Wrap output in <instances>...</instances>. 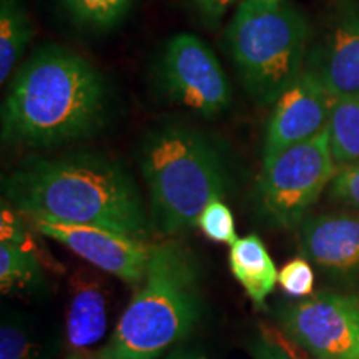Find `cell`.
I'll use <instances>...</instances> for the list:
<instances>
[{
  "label": "cell",
  "instance_id": "1",
  "mask_svg": "<svg viewBox=\"0 0 359 359\" xmlns=\"http://www.w3.org/2000/svg\"><path fill=\"white\" fill-rule=\"evenodd\" d=\"M4 200L27 218L92 224L145 240L142 193L118 161L93 151L37 156L2 182Z\"/></svg>",
  "mask_w": 359,
  "mask_h": 359
},
{
  "label": "cell",
  "instance_id": "2",
  "mask_svg": "<svg viewBox=\"0 0 359 359\" xmlns=\"http://www.w3.org/2000/svg\"><path fill=\"white\" fill-rule=\"evenodd\" d=\"M110 110L107 80L87 58L60 45H43L11 83L2 105V140L52 148L92 137Z\"/></svg>",
  "mask_w": 359,
  "mask_h": 359
},
{
  "label": "cell",
  "instance_id": "3",
  "mask_svg": "<svg viewBox=\"0 0 359 359\" xmlns=\"http://www.w3.org/2000/svg\"><path fill=\"white\" fill-rule=\"evenodd\" d=\"M140 168L150 198V226L180 235L196 226L203 210L231 188V168L218 142L182 123L147 133Z\"/></svg>",
  "mask_w": 359,
  "mask_h": 359
},
{
  "label": "cell",
  "instance_id": "4",
  "mask_svg": "<svg viewBox=\"0 0 359 359\" xmlns=\"http://www.w3.org/2000/svg\"><path fill=\"white\" fill-rule=\"evenodd\" d=\"M201 269L185 246H151L143 281L135 291L110 343V359H156L185 339L200 321Z\"/></svg>",
  "mask_w": 359,
  "mask_h": 359
},
{
  "label": "cell",
  "instance_id": "5",
  "mask_svg": "<svg viewBox=\"0 0 359 359\" xmlns=\"http://www.w3.org/2000/svg\"><path fill=\"white\" fill-rule=\"evenodd\" d=\"M224 42L246 92L258 105L269 107L304 72L311 27L286 0H241L224 30Z\"/></svg>",
  "mask_w": 359,
  "mask_h": 359
},
{
  "label": "cell",
  "instance_id": "6",
  "mask_svg": "<svg viewBox=\"0 0 359 359\" xmlns=\"http://www.w3.org/2000/svg\"><path fill=\"white\" fill-rule=\"evenodd\" d=\"M338 173L330 135L323 132L263 165L257 183L258 210L275 226H302L309 208L320 200Z\"/></svg>",
  "mask_w": 359,
  "mask_h": 359
},
{
  "label": "cell",
  "instance_id": "7",
  "mask_svg": "<svg viewBox=\"0 0 359 359\" xmlns=\"http://www.w3.org/2000/svg\"><path fill=\"white\" fill-rule=\"evenodd\" d=\"M280 325L314 359H359V296L311 294L281 308Z\"/></svg>",
  "mask_w": 359,
  "mask_h": 359
},
{
  "label": "cell",
  "instance_id": "8",
  "mask_svg": "<svg viewBox=\"0 0 359 359\" xmlns=\"http://www.w3.org/2000/svg\"><path fill=\"white\" fill-rule=\"evenodd\" d=\"M160 77L167 95L196 114L218 116L231 107L230 79L215 52L196 35L180 32L168 40Z\"/></svg>",
  "mask_w": 359,
  "mask_h": 359
},
{
  "label": "cell",
  "instance_id": "9",
  "mask_svg": "<svg viewBox=\"0 0 359 359\" xmlns=\"http://www.w3.org/2000/svg\"><path fill=\"white\" fill-rule=\"evenodd\" d=\"M27 219L40 235L52 238L92 266L116 276L127 285L138 286L145 278L151 255V245L145 240L92 224L64 223L45 218Z\"/></svg>",
  "mask_w": 359,
  "mask_h": 359
},
{
  "label": "cell",
  "instance_id": "10",
  "mask_svg": "<svg viewBox=\"0 0 359 359\" xmlns=\"http://www.w3.org/2000/svg\"><path fill=\"white\" fill-rule=\"evenodd\" d=\"M336 98L311 72L299 79L278 98L269 116L262 150L263 165L288 148L326 132Z\"/></svg>",
  "mask_w": 359,
  "mask_h": 359
},
{
  "label": "cell",
  "instance_id": "11",
  "mask_svg": "<svg viewBox=\"0 0 359 359\" xmlns=\"http://www.w3.org/2000/svg\"><path fill=\"white\" fill-rule=\"evenodd\" d=\"M304 70L338 98L359 93V2L341 4L318 42L309 48Z\"/></svg>",
  "mask_w": 359,
  "mask_h": 359
},
{
  "label": "cell",
  "instance_id": "12",
  "mask_svg": "<svg viewBox=\"0 0 359 359\" xmlns=\"http://www.w3.org/2000/svg\"><path fill=\"white\" fill-rule=\"evenodd\" d=\"M302 251L331 281L359 288V215H318L302 223Z\"/></svg>",
  "mask_w": 359,
  "mask_h": 359
},
{
  "label": "cell",
  "instance_id": "13",
  "mask_svg": "<svg viewBox=\"0 0 359 359\" xmlns=\"http://www.w3.org/2000/svg\"><path fill=\"white\" fill-rule=\"evenodd\" d=\"M109 299L98 278L80 271L70 281L69 308L65 318V339L70 351H88L107 333Z\"/></svg>",
  "mask_w": 359,
  "mask_h": 359
},
{
  "label": "cell",
  "instance_id": "14",
  "mask_svg": "<svg viewBox=\"0 0 359 359\" xmlns=\"http://www.w3.org/2000/svg\"><path fill=\"white\" fill-rule=\"evenodd\" d=\"M228 263L236 281L243 286L248 298L257 306H263L278 283L276 264L258 235L238 238L230 246Z\"/></svg>",
  "mask_w": 359,
  "mask_h": 359
},
{
  "label": "cell",
  "instance_id": "15",
  "mask_svg": "<svg viewBox=\"0 0 359 359\" xmlns=\"http://www.w3.org/2000/svg\"><path fill=\"white\" fill-rule=\"evenodd\" d=\"M34 35L22 0H0V82L6 83Z\"/></svg>",
  "mask_w": 359,
  "mask_h": 359
},
{
  "label": "cell",
  "instance_id": "16",
  "mask_svg": "<svg viewBox=\"0 0 359 359\" xmlns=\"http://www.w3.org/2000/svg\"><path fill=\"white\" fill-rule=\"evenodd\" d=\"M327 135L338 170L359 165V93L336 100Z\"/></svg>",
  "mask_w": 359,
  "mask_h": 359
},
{
  "label": "cell",
  "instance_id": "17",
  "mask_svg": "<svg viewBox=\"0 0 359 359\" xmlns=\"http://www.w3.org/2000/svg\"><path fill=\"white\" fill-rule=\"evenodd\" d=\"M42 283L40 255L13 243H0V286L4 294L32 293Z\"/></svg>",
  "mask_w": 359,
  "mask_h": 359
},
{
  "label": "cell",
  "instance_id": "18",
  "mask_svg": "<svg viewBox=\"0 0 359 359\" xmlns=\"http://www.w3.org/2000/svg\"><path fill=\"white\" fill-rule=\"evenodd\" d=\"M80 24L97 30H109L132 8L133 0H60Z\"/></svg>",
  "mask_w": 359,
  "mask_h": 359
},
{
  "label": "cell",
  "instance_id": "19",
  "mask_svg": "<svg viewBox=\"0 0 359 359\" xmlns=\"http://www.w3.org/2000/svg\"><path fill=\"white\" fill-rule=\"evenodd\" d=\"M48 348L20 320H4L0 330V359H48Z\"/></svg>",
  "mask_w": 359,
  "mask_h": 359
},
{
  "label": "cell",
  "instance_id": "20",
  "mask_svg": "<svg viewBox=\"0 0 359 359\" xmlns=\"http://www.w3.org/2000/svg\"><path fill=\"white\" fill-rule=\"evenodd\" d=\"M196 226L212 241L233 245L238 240L235 217L222 200H215L201 212Z\"/></svg>",
  "mask_w": 359,
  "mask_h": 359
},
{
  "label": "cell",
  "instance_id": "21",
  "mask_svg": "<svg viewBox=\"0 0 359 359\" xmlns=\"http://www.w3.org/2000/svg\"><path fill=\"white\" fill-rule=\"evenodd\" d=\"M278 283L290 296L308 298L314 290V271L306 258H294L283 266Z\"/></svg>",
  "mask_w": 359,
  "mask_h": 359
},
{
  "label": "cell",
  "instance_id": "22",
  "mask_svg": "<svg viewBox=\"0 0 359 359\" xmlns=\"http://www.w3.org/2000/svg\"><path fill=\"white\" fill-rule=\"evenodd\" d=\"M330 196L336 203L359 210V165L338 170L330 185Z\"/></svg>",
  "mask_w": 359,
  "mask_h": 359
},
{
  "label": "cell",
  "instance_id": "23",
  "mask_svg": "<svg viewBox=\"0 0 359 359\" xmlns=\"http://www.w3.org/2000/svg\"><path fill=\"white\" fill-rule=\"evenodd\" d=\"M193 6L200 12L206 24L210 27H215L219 20L223 19L224 13L228 12L236 0H191Z\"/></svg>",
  "mask_w": 359,
  "mask_h": 359
},
{
  "label": "cell",
  "instance_id": "24",
  "mask_svg": "<svg viewBox=\"0 0 359 359\" xmlns=\"http://www.w3.org/2000/svg\"><path fill=\"white\" fill-rule=\"evenodd\" d=\"M250 353L253 359H291L285 349L268 339H257L250 344Z\"/></svg>",
  "mask_w": 359,
  "mask_h": 359
},
{
  "label": "cell",
  "instance_id": "25",
  "mask_svg": "<svg viewBox=\"0 0 359 359\" xmlns=\"http://www.w3.org/2000/svg\"><path fill=\"white\" fill-rule=\"evenodd\" d=\"M69 359H110V356L107 353V349L102 348L95 349V351H92V349H88V351H77L70 354Z\"/></svg>",
  "mask_w": 359,
  "mask_h": 359
},
{
  "label": "cell",
  "instance_id": "26",
  "mask_svg": "<svg viewBox=\"0 0 359 359\" xmlns=\"http://www.w3.org/2000/svg\"><path fill=\"white\" fill-rule=\"evenodd\" d=\"M167 359H206V356H203L200 351H195V349L178 348L170 353Z\"/></svg>",
  "mask_w": 359,
  "mask_h": 359
},
{
  "label": "cell",
  "instance_id": "27",
  "mask_svg": "<svg viewBox=\"0 0 359 359\" xmlns=\"http://www.w3.org/2000/svg\"><path fill=\"white\" fill-rule=\"evenodd\" d=\"M251 2H258V4H276L280 0H251Z\"/></svg>",
  "mask_w": 359,
  "mask_h": 359
}]
</instances>
